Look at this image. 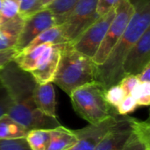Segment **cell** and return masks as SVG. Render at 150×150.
I'll return each instance as SVG.
<instances>
[{
  "instance_id": "cell-24",
  "label": "cell",
  "mask_w": 150,
  "mask_h": 150,
  "mask_svg": "<svg viewBox=\"0 0 150 150\" xmlns=\"http://www.w3.org/2000/svg\"><path fill=\"white\" fill-rule=\"evenodd\" d=\"M126 94L119 83L111 86L110 88L105 90V100L112 107L115 109L120 105V103L123 100Z\"/></svg>"
},
{
  "instance_id": "cell-34",
  "label": "cell",
  "mask_w": 150,
  "mask_h": 150,
  "mask_svg": "<svg viewBox=\"0 0 150 150\" xmlns=\"http://www.w3.org/2000/svg\"><path fill=\"white\" fill-rule=\"evenodd\" d=\"M2 4H3V0H0V11H1V8H2Z\"/></svg>"
},
{
  "instance_id": "cell-9",
  "label": "cell",
  "mask_w": 150,
  "mask_h": 150,
  "mask_svg": "<svg viewBox=\"0 0 150 150\" xmlns=\"http://www.w3.org/2000/svg\"><path fill=\"white\" fill-rule=\"evenodd\" d=\"M150 64V27H149L126 56L122 70L124 75L137 76Z\"/></svg>"
},
{
  "instance_id": "cell-3",
  "label": "cell",
  "mask_w": 150,
  "mask_h": 150,
  "mask_svg": "<svg viewBox=\"0 0 150 150\" xmlns=\"http://www.w3.org/2000/svg\"><path fill=\"white\" fill-rule=\"evenodd\" d=\"M98 65L92 58L64 43L58 67L52 81L69 96L85 84L96 82Z\"/></svg>"
},
{
  "instance_id": "cell-19",
  "label": "cell",
  "mask_w": 150,
  "mask_h": 150,
  "mask_svg": "<svg viewBox=\"0 0 150 150\" xmlns=\"http://www.w3.org/2000/svg\"><path fill=\"white\" fill-rule=\"evenodd\" d=\"M28 131L7 114L0 118V140L25 137Z\"/></svg>"
},
{
  "instance_id": "cell-30",
  "label": "cell",
  "mask_w": 150,
  "mask_h": 150,
  "mask_svg": "<svg viewBox=\"0 0 150 150\" xmlns=\"http://www.w3.org/2000/svg\"><path fill=\"white\" fill-rule=\"evenodd\" d=\"M120 0H98L97 13L100 17L107 13L112 9L115 8L119 4Z\"/></svg>"
},
{
  "instance_id": "cell-31",
  "label": "cell",
  "mask_w": 150,
  "mask_h": 150,
  "mask_svg": "<svg viewBox=\"0 0 150 150\" xmlns=\"http://www.w3.org/2000/svg\"><path fill=\"white\" fill-rule=\"evenodd\" d=\"M18 53H19V51L16 47L0 50V69L4 66H5L7 63L13 61Z\"/></svg>"
},
{
  "instance_id": "cell-22",
  "label": "cell",
  "mask_w": 150,
  "mask_h": 150,
  "mask_svg": "<svg viewBox=\"0 0 150 150\" xmlns=\"http://www.w3.org/2000/svg\"><path fill=\"white\" fill-rule=\"evenodd\" d=\"M20 0H3L0 11V25L18 15Z\"/></svg>"
},
{
  "instance_id": "cell-33",
  "label": "cell",
  "mask_w": 150,
  "mask_h": 150,
  "mask_svg": "<svg viewBox=\"0 0 150 150\" xmlns=\"http://www.w3.org/2000/svg\"><path fill=\"white\" fill-rule=\"evenodd\" d=\"M54 0H40V2L38 3V4L36 5L34 11L33 13L38 11H40V10H43V9H46L49 4H51ZM32 13V14H33Z\"/></svg>"
},
{
  "instance_id": "cell-6",
  "label": "cell",
  "mask_w": 150,
  "mask_h": 150,
  "mask_svg": "<svg viewBox=\"0 0 150 150\" xmlns=\"http://www.w3.org/2000/svg\"><path fill=\"white\" fill-rule=\"evenodd\" d=\"M97 4L98 0H79L73 6L61 25L66 43H73L99 18Z\"/></svg>"
},
{
  "instance_id": "cell-28",
  "label": "cell",
  "mask_w": 150,
  "mask_h": 150,
  "mask_svg": "<svg viewBox=\"0 0 150 150\" xmlns=\"http://www.w3.org/2000/svg\"><path fill=\"white\" fill-rule=\"evenodd\" d=\"M139 80L136 76L134 75H125L123 78L120 80L119 84L124 91L126 96L131 95L132 91L134 89V87L139 83Z\"/></svg>"
},
{
  "instance_id": "cell-23",
  "label": "cell",
  "mask_w": 150,
  "mask_h": 150,
  "mask_svg": "<svg viewBox=\"0 0 150 150\" xmlns=\"http://www.w3.org/2000/svg\"><path fill=\"white\" fill-rule=\"evenodd\" d=\"M138 106H149L150 104V83H139L131 92Z\"/></svg>"
},
{
  "instance_id": "cell-2",
  "label": "cell",
  "mask_w": 150,
  "mask_h": 150,
  "mask_svg": "<svg viewBox=\"0 0 150 150\" xmlns=\"http://www.w3.org/2000/svg\"><path fill=\"white\" fill-rule=\"evenodd\" d=\"M134 13L116 45L112 47L103 64L98 66L96 82L105 90L118 84L125 76L122 65L130 49L150 27V0H130Z\"/></svg>"
},
{
  "instance_id": "cell-35",
  "label": "cell",
  "mask_w": 150,
  "mask_h": 150,
  "mask_svg": "<svg viewBox=\"0 0 150 150\" xmlns=\"http://www.w3.org/2000/svg\"><path fill=\"white\" fill-rule=\"evenodd\" d=\"M147 150H150V148H149V149H147Z\"/></svg>"
},
{
  "instance_id": "cell-15",
  "label": "cell",
  "mask_w": 150,
  "mask_h": 150,
  "mask_svg": "<svg viewBox=\"0 0 150 150\" xmlns=\"http://www.w3.org/2000/svg\"><path fill=\"white\" fill-rule=\"evenodd\" d=\"M23 24L24 18L18 14L11 20L0 25V50L15 47Z\"/></svg>"
},
{
  "instance_id": "cell-17",
  "label": "cell",
  "mask_w": 150,
  "mask_h": 150,
  "mask_svg": "<svg viewBox=\"0 0 150 150\" xmlns=\"http://www.w3.org/2000/svg\"><path fill=\"white\" fill-rule=\"evenodd\" d=\"M51 44H42L37 46L27 51H21L14 58V62L21 68L23 70L27 72H32L38 65L40 58L47 49V47Z\"/></svg>"
},
{
  "instance_id": "cell-7",
  "label": "cell",
  "mask_w": 150,
  "mask_h": 150,
  "mask_svg": "<svg viewBox=\"0 0 150 150\" xmlns=\"http://www.w3.org/2000/svg\"><path fill=\"white\" fill-rule=\"evenodd\" d=\"M115 13L116 7L100 16L70 46L75 50L93 58L107 33Z\"/></svg>"
},
{
  "instance_id": "cell-8",
  "label": "cell",
  "mask_w": 150,
  "mask_h": 150,
  "mask_svg": "<svg viewBox=\"0 0 150 150\" xmlns=\"http://www.w3.org/2000/svg\"><path fill=\"white\" fill-rule=\"evenodd\" d=\"M54 25H57L54 17L47 8L24 18V24L15 47L21 52L41 33Z\"/></svg>"
},
{
  "instance_id": "cell-11",
  "label": "cell",
  "mask_w": 150,
  "mask_h": 150,
  "mask_svg": "<svg viewBox=\"0 0 150 150\" xmlns=\"http://www.w3.org/2000/svg\"><path fill=\"white\" fill-rule=\"evenodd\" d=\"M117 116L110 117L98 125H89L83 128L74 130L77 135L76 143L69 150H94L99 141L115 125Z\"/></svg>"
},
{
  "instance_id": "cell-5",
  "label": "cell",
  "mask_w": 150,
  "mask_h": 150,
  "mask_svg": "<svg viewBox=\"0 0 150 150\" xmlns=\"http://www.w3.org/2000/svg\"><path fill=\"white\" fill-rule=\"evenodd\" d=\"M134 7L130 0H120L116 6L115 16L107 30V33L96 54L92 58L93 62L98 66L107 58L112 47L119 41L126 31L133 15Z\"/></svg>"
},
{
  "instance_id": "cell-10",
  "label": "cell",
  "mask_w": 150,
  "mask_h": 150,
  "mask_svg": "<svg viewBox=\"0 0 150 150\" xmlns=\"http://www.w3.org/2000/svg\"><path fill=\"white\" fill-rule=\"evenodd\" d=\"M134 120L127 115L117 116L115 125L99 141L94 150H121L134 128Z\"/></svg>"
},
{
  "instance_id": "cell-13",
  "label": "cell",
  "mask_w": 150,
  "mask_h": 150,
  "mask_svg": "<svg viewBox=\"0 0 150 150\" xmlns=\"http://www.w3.org/2000/svg\"><path fill=\"white\" fill-rule=\"evenodd\" d=\"M36 107L45 115L56 118V99L53 83H37L33 92Z\"/></svg>"
},
{
  "instance_id": "cell-27",
  "label": "cell",
  "mask_w": 150,
  "mask_h": 150,
  "mask_svg": "<svg viewBox=\"0 0 150 150\" xmlns=\"http://www.w3.org/2000/svg\"><path fill=\"white\" fill-rule=\"evenodd\" d=\"M11 106V97L5 86L0 80V118L9 113Z\"/></svg>"
},
{
  "instance_id": "cell-18",
  "label": "cell",
  "mask_w": 150,
  "mask_h": 150,
  "mask_svg": "<svg viewBox=\"0 0 150 150\" xmlns=\"http://www.w3.org/2000/svg\"><path fill=\"white\" fill-rule=\"evenodd\" d=\"M47 43L51 44V45L66 43L61 25H57L53 27H50V28L47 29L46 31H44L43 33H41L22 51H27V50H30L37 46H40L42 44H47Z\"/></svg>"
},
{
  "instance_id": "cell-20",
  "label": "cell",
  "mask_w": 150,
  "mask_h": 150,
  "mask_svg": "<svg viewBox=\"0 0 150 150\" xmlns=\"http://www.w3.org/2000/svg\"><path fill=\"white\" fill-rule=\"evenodd\" d=\"M25 139L32 150H47L49 143V129L39 128L29 130Z\"/></svg>"
},
{
  "instance_id": "cell-4",
  "label": "cell",
  "mask_w": 150,
  "mask_h": 150,
  "mask_svg": "<svg viewBox=\"0 0 150 150\" xmlns=\"http://www.w3.org/2000/svg\"><path fill=\"white\" fill-rule=\"evenodd\" d=\"M105 92L98 82H93L77 88L69 96L75 112L90 125H98L118 114L105 100Z\"/></svg>"
},
{
  "instance_id": "cell-29",
  "label": "cell",
  "mask_w": 150,
  "mask_h": 150,
  "mask_svg": "<svg viewBox=\"0 0 150 150\" xmlns=\"http://www.w3.org/2000/svg\"><path fill=\"white\" fill-rule=\"evenodd\" d=\"M40 0H20L18 14L22 18H25L31 15Z\"/></svg>"
},
{
  "instance_id": "cell-14",
  "label": "cell",
  "mask_w": 150,
  "mask_h": 150,
  "mask_svg": "<svg viewBox=\"0 0 150 150\" xmlns=\"http://www.w3.org/2000/svg\"><path fill=\"white\" fill-rule=\"evenodd\" d=\"M150 148L149 121L134 120L133 132L121 150H147Z\"/></svg>"
},
{
  "instance_id": "cell-1",
  "label": "cell",
  "mask_w": 150,
  "mask_h": 150,
  "mask_svg": "<svg viewBox=\"0 0 150 150\" xmlns=\"http://www.w3.org/2000/svg\"><path fill=\"white\" fill-rule=\"evenodd\" d=\"M0 80L11 99L7 115L12 120L27 130L51 129L61 126L57 119L45 115L36 107L33 92L37 83L30 72L23 70L11 61L0 69Z\"/></svg>"
},
{
  "instance_id": "cell-21",
  "label": "cell",
  "mask_w": 150,
  "mask_h": 150,
  "mask_svg": "<svg viewBox=\"0 0 150 150\" xmlns=\"http://www.w3.org/2000/svg\"><path fill=\"white\" fill-rule=\"evenodd\" d=\"M78 1L79 0H54L47 7V9L53 13L56 24L62 25L64 22L68 13Z\"/></svg>"
},
{
  "instance_id": "cell-26",
  "label": "cell",
  "mask_w": 150,
  "mask_h": 150,
  "mask_svg": "<svg viewBox=\"0 0 150 150\" xmlns=\"http://www.w3.org/2000/svg\"><path fill=\"white\" fill-rule=\"evenodd\" d=\"M138 107L136 101L131 95L125 96L123 100L116 108V112L119 115H128L133 112Z\"/></svg>"
},
{
  "instance_id": "cell-32",
  "label": "cell",
  "mask_w": 150,
  "mask_h": 150,
  "mask_svg": "<svg viewBox=\"0 0 150 150\" xmlns=\"http://www.w3.org/2000/svg\"><path fill=\"white\" fill-rule=\"evenodd\" d=\"M136 76L140 83H150V64L146 66Z\"/></svg>"
},
{
  "instance_id": "cell-16",
  "label": "cell",
  "mask_w": 150,
  "mask_h": 150,
  "mask_svg": "<svg viewBox=\"0 0 150 150\" xmlns=\"http://www.w3.org/2000/svg\"><path fill=\"white\" fill-rule=\"evenodd\" d=\"M49 143L47 150H69L77 142V135L74 130L62 126L49 129Z\"/></svg>"
},
{
  "instance_id": "cell-25",
  "label": "cell",
  "mask_w": 150,
  "mask_h": 150,
  "mask_svg": "<svg viewBox=\"0 0 150 150\" xmlns=\"http://www.w3.org/2000/svg\"><path fill=\"white\" fill-rule=\"evenodd\" d=\"M0 150H32L25 137L0 140Z\"/></svg>"
},
{
  "instance_id": "cell-12",
  "label": "cell",
  "mask_w": 150,
  "mask_h": 150,
  "mask_svg": "<svg viewBox=\"0 0 150 150\" xmlns=\"http://www.w3.org/2000/svg\"><path fill=\"white\" fill-rule=\"evenodd\" d=\"M63 45L64 43L49 45L47 47L37 67L30 72L37 83L43 84L53 81L58 67Z\"/></svg>"
}]
</instances>
